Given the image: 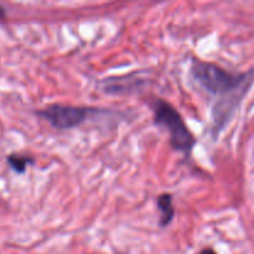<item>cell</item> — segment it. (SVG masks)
<instances>
[{
  "mask_svg": "<svg viewBox=\"0 0 254 254\" xmlns=\"http://www.w3.org/2000/svg\"><path fill=\"white\" fill-rule=\"evenodd\" d=\"M191 74L210 93L223 97H243L254 81V69L247 73H232L212 62L193 60Z\"/></svg>",
  "mask_w": 254,
  "mask_h": 254,
  "instance_id": "1",
  "label": "cell"
},
{
  "mask_svg": "<svg viewBox=\"0 0 254 254\" xmlns=\"http://www.w3.org/2000/svg\"><path fill=\"white\" fill-rule=\"evenodd\" d=\"M153 111L156 126L168 129L170 145L185 156H190L196 145V139L185 124L181 114L164 99H156Z\"/></svg>",
  "mask_w": 254,
  "mask_h": 254,
  "instance_id": "2",
  "label": "cell"
},
{
  "mask_svg": "<svg viewBox=\"0 0 254 254\" xmlns=\"http://www.w3.org/2000/svg\"><path fill=\"white\" fill-rule=\"evenodd\" d=\"M93 112H96V108L51 104L42 111L37 112V114L46 119L54 128L59 129V130H66V129H72L81 126L87 121L89 114Z\"/></svg>",
  "mask_w": 254,
  "mask_h": 254,
  "instance_id": "3",
  "label": "cell"
},
{
  "mask_svg": "<svg viewBox=\"0 0 254 254\" xmlns=\"http://www.w3.org/2000/svg\"><path fill=\"white\" fill-rule=\"evenodd\" d=\"M156 205H158L159 211H160L161 227H165V226L170 225L174 216H175V208H174L173 205V196L170 193H163L156 200Z\"/></svg>",
  "mask_w": 254,
  "mask_h": 254,
  "instance_id": "4",
  "label": "cell"
},
{
  "mask_svg": "<svg viewBox=\"0 0 254 254\" xmlns=\"http://www.w3.org/2000/svg\"><path fill=\"white\" fill-rule=\"evenodd\" d=\"M6 161L15 173L24 174L26 171L27 165L34 163V159L31 156L22 155V154H11V155L7 156Z\"/></svg>",
  "mask_w": 254,
  "mask_h": 254,
  "instance_id": "5",
  "label": "cell"
},
{
  "mask_svg": "<svg viewBox=\"0 0 254 254\" xmlns=\"http://www.w3.org/2000/svg\"><path fill=\"white\" fill-rule=\"evenodd\" d=\"M198 254H217V253H216L213 250H211V248H205V250L201 251Z\"/></svg>",
  "mask_w": 254,
  "mask_h": 254,
  "instance_id": "6",
  "label": "cell"
},
{
  "mask_svg": "<svg viewBox=\"0 0 254 254\" xmlns=\"http://www.w3.org/2000/svg\"><path fill=\"white\" fill-rule=\"evenodd\" d=\"M5 16H6V11H5L4 6H1V5H0V20L4 19Z\"/></svg>",
  "mask_w": 254,
  "mask_h": 254,
  "instance_id": "7",
  "label": "cell"
}]
</instances>
